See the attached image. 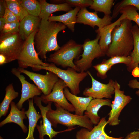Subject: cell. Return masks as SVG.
<instances>
[{
    "label": "cell",
    "mask_w": 139,
    "mask_h": 139,
    "mask_svg": "<svg viewBox=\"0 0 139 139\" xmlns=\"http://www.w3.org/2000/svg\"><path fill=\"white\" fill-rule=\"evenodd\" d=\"M66 27L60 22L41 20L34 36V42L36 52L42 59L46 61L48 52L55 51L60 48L57 42V35Z\"/></svg>",
    "instance_id": "obj_1"
},
{
    "label": "cell",
    "mask_w": 139,
    "mask_h": 139,
    "mask_svg": "<svg viewBox=\"0 0 139 139\" xmlns=\"http://www.w3.org/2000/svg\"><path fill=\"white\" fill-rule=\"evenodd\" d=\"M132 21L125 18L116 26L111 34V42L106 55L109 57L118 56H127L133 49L134 40L131 32Z\"/></svg>",
    "instance_id": "obj_2"
},
{
    "label": "cell",
    "mask_w": 139,
    "mask_h": 139,
    "mask_svg": "<svg viewBox=\"0 0 139 139\" xmlns=\"http://www.w3.org/2000/svg\"><path fill=\"white\" fill-rule=\"evenodd\" d=\"M54 104L56 107V110L51 109L46 114V117L52 126L56 128L57 124H60L67 127L68 128H73L76 125L89 131L93 128V124L86 115L80 116L72 114L57 103Z\"/></svg>",
    "instance_id": "obj_3"
},
{
    "label": "cell",
    "mask_w": 139,
    "mask_h": 139,
    "mask_svg": "<svg viewBox=\"0 0 139 139\" xmlns=\"http://www.w3.org/2000/svg\"><path fill=\"white\" fill-rule=\"evenodd\" d=\"M82 50L83 44L71 39L50 54L47 60L64 68L70 67L77 71L73 60L79 59Z\"/></svg>",
    "instance_id": "obj_4"
},
{
    "label": "cell",
    "mask_w": 139,
    "mask_h": 139,
    "mask_svg": "<svg viewBox=\"0 0 139 139\" xmlns=\"http://www.w3.org/2000/svg\"><path fill=\"white\" fill-rule=\"evenodd\" d=\"M32 69L34 71L44 70L53 72L64 82L67 87L70 89L71 93L76 95L80 93L79 85L80 82L88 75L87 72L78 73L70 67L67 68L66 70L60 69L52 63H50L48 66H35Z\"/></svg>",
    "instance_id": "obj_5"
},
{
    "label": "cell",
    "mask_w": 139,
    "mask_h": 139,
    "mask_svg": "<svg viewBox=\"0 0 139 139\" xmlns=\"http://www.w3.org/2000/svg\"><path fill=\"white\" fill-rule=\"evenodd\" d=\"M100 36L97 34L96 38L93 40L87 39L84 41L83 44V51L80 55L81 58L74 61L78 72L87 71L92 66V62L95 58H98L105 55L98 42Z\"/></svg>",
    "instance_id": "obj_6"
},
{
    "label": "cell",
    "mask_w": 139,
    "mask_h": 139,
    "mask_svg": "<svg viewBox=\"0 0 139 139\" xmlns=\"http://www.w3.org/2000/svg\"><path fill=\"white\" fill-rule=\"evenodd\" d=\"M38 29L35 31L25 40L24 44L19 55L18 63L19 67L32 68L35 66H48L50 64L44 62L40 60L35 49L34 42L35 34Z\"/></svg>",
    "instance_id": "obj_7"
},
{
    "label": "cell",
    "mask_w": 139,
    "mask_h": 139,
    "mask_svg": "<svg viewBox=\"0 0 139 139\" xmlns=\"http://www.w3.org/2000/svg\"><path fill=\"white\" fill-rule=\"evenodd\" d=\"M25 40L19 33L0 36V54L6 59V63L17 60Z\"/></svg>",
    "instance_id": "obj_8"
},
{
    "label": "cell",
    "mask_w": 139,
    "mask_h": 139,
    "mask_svg": "<svg viewBox=\"0 0 139 139\" xmlns=\"http://www.w3.org/2000/svg\"><path fill=\"white\" fill-rule=\"evenodd\" d=\"M114 97L111 107V109L108 114L107 121L110 126H114L119 124V117L123 109L131 101L132 98L124 94V92L120 89V85L118 82L114 81Z\"/></svg>",
    "instance_id": "obj_9"
},
{
    "label": "cell",
    "mask_w": 139,
    "mask_h": 139,
    "mask_svg": "<svg viewBox=\"0 0 139 139\" xmlns=\"http://www.w3.org/2000/svg\"><path fill=\"white\" fill-rule=\"evenodd\" d=\"M34 102L39 109L42 118V120H41L40 125H37L36 127L39 134V139H44L45 135H48L49 139H52L55 137L59 133L63 132L71 131L76 128L73 127L61 131H57L54 130L52 128L51 122L46 116L47 112L51 109V106L52 102H49L46 106L42 105V101L40 97L36 96L34 98Z\"/></svg>",
    "instance_id": "obj_10"
},
{
    "label": "cell",
    "mask_w": 139,
    "mask_h": 139,
    "mask_svg": "<svg viewBox=\"0 0 139 139\" xmlns=\"http://www.w3.org/2000/svg\"><path fill=\"white\" fill-rule=\"evenodd\" d=\"M17 69L32 80L45 95H48L51 93L54 85L59 79L56 74L49 71L44 75L19 67Z\"/></svg>",
    "instance_id": "obj_11"
},
{
    "label": "cell",
    "mask_w": 139,
    "mask_h": 139,
    "mask_svg": "<svg viewBox=\"0 0 139 139\" xmlns=\"http://www.w3.org/2000/svg\"><path fill=\"white\" fill-rule=\"evenodd\" d=\"M86 72L91 79L92 85L91 88H85L83 95L93 99L111 98L112 95L114 94V81L110 79L107 84L102 83L95 79L89 71H87Z\"/></svg>",
    "instance_id": "obj_12"
},
{
    "label": "cell",
    "mask_w": 139,
    "mask_h": 139,
    "mask_svg": "<svg viewBox=\"0 0 139 139\" xmlns=\"http://www.w3.org/2000/svg\"><path fill=\"white\" fill-rule=\"evenodd\" d=\"M66 87H67L65 83L62 80L59 79L49 94L47 95L43 94L40 97L42 102L45 104L50 102H54L70 112H74V108L68 101L64 93V89Z\"/></svg>",
    "instance_id": "obj_13"
},
{
    "label": "cell",
    "mask_w": 139,
    "mask_h": 139,
    "mask_svg": "<svg viewBox=\"0 0 139 139\" xmlns=\"http://www.w3.org/2000/svg\"><path fill=\"white\" fill-rule=\"evenodd\" d=\"M113 19L110 15L104 16L102 18L99 17L97 12H91L86 8L80 9L77 16L76 23L89 25L94 28L95 26L101 29L111 23Z\"/></svg>",
    "instance_id": "obj_14"
},
{
    "label": "cell",
    "mask_w": 139,
    "mask_h": 139,
    "mask_svg": "<svg viewBox=\"0 0 139 139\" xmlns=\"http://www.w3.org/2000/svg\"><path fill=\"white\" fill-rule=\"evenodd\" d=\"M11 72L16 76L20 81L22 86L21 94L20 99L16 104L19 109H22L24 102L30 98L33 99L34 97L40 95L42 91L36 85L27 81L21 73L16 68H12Z\"/></svg>",
    "instance_id": "obj_15"
},
{
    "label": "cell",
    "mask_w": 139,
    "mask_h": 139,
    "mask_svg": "<svg viewBox=\"0 0 139 139\" xmlns=\"http://www.w3.org/2000/svg\"><path fill=\"white\" fill-rule=\"evenodd\" d=\"M126 16L122 14L120 17L113 23L106 25L102 28H98L95 31L100 36L99 44L101 49L105 55L109 46L111 42V34L115 27L120 24L121 21L126 18Z\"/></svg>",
    "instance_id": "obj_16"
},
{
    "label": "cell",
    "mask_w": 139,
    "mask_h": 139,
    "mask_svg": "<svg viewBox=\"0 0 139 139\" xmlns=\"http://www.w3.org/2000/svg\"><path fill=\"white\" fill-rule=\"evenodd\" d=\"M41 19L28 14L20 22L19 34L21 38L25 40L39 26Z\"/></svg>",
    "instance_id": "obj_17"
},
{
    "label": "cell",
    "mask_w": 139,
    "mask_h": 139,
    "mask_svg": "<svg viewBox=\"0 0 139 139\" xmlns=\"http://www.w3.org/2000/svg\"><path fill=\"white\" fill-rule=\"evenodd\" d=\"M10 105L11 107L10 113L7 117L0 123V127L8 123H14L18 125L24 133H27V128L23 122V120L27 117L25 114V109L22 108L20 110L13 101Z\"/></svg>",
    "instance_id": "obj_18"
},
{
    "label": "cell",
    "mask_w": 139,
    "mask_h": 139,
    "mask_svg": "<svg viewBox=\"0 0 139 139\" xmlns=\"http://www.w3.org/2000/svg\"><path fill=\"white\" fill-rule=\"evenodd\" d=\"M112 103L109 99H93L90 102L84 112L93 124L97 125L100 120L98 112L103 106H111Z\"/></svg>",
    "instance_id": "obj_19"
},
{
    "label": "cell",
    "mask_w": 139,
    "mask_h": 139,
    "mask_svg": "<svg viewBox=\"0 0 139 139\" xmlns=\"http://www.w3.org/2000/svg\"><path fill=\"white\" fill-rule=\"evenodd\" d=\"M64 93L66 99L69 101L75 109V114L79 116L83 115L91 101L93 99L91 97H79L71 93L67 87L65 88Z\"/></svg>",
    "instance_id": "obj_20"
},
{
    "label": "cell",
    "mask_w": 139,
    "mask_h": 139,
    "mask_svg": "<svg viewBox=\"0 0 139 139\" xmlns=\"http://www.w3.org/2000/svg\"><path fill=\"white\" fill-rule=\"evenodd\" d=\"M108 124L105 117L100 119L98 124L91 130L82 128L76 132V139H97L105 131V127Z\"/></svg>",
    "instance_id": "obj_21"
},
{
    "label": "cell",
    "mask_w": 139,
    "mask_h": 139,
    "mask_svg": "<svg viewBox=\"0 0 139 139\" xmlns=\"http://www.w3.org/2000/svg\"><path fill=\"white\" fill-rule=\"evenodd\" d=\"M41 5V9L39 16L41 19L48 20L53 13L63 11L68 12L73 9L68 4L64 3L60 4H54L47 2L45 0H39Z\"/></svg>",
    "instance_id": "obj_22"
},
{
    "label": "cell",
    "mask_w": 139,
    "mask_h": 139,
    "mask_svg": "<svg viewBox=\"0 0 139 139\" xmlns=\"http://www.w3.org/2000/svg\"><path fill=\"white\" fill-rule=\"evenodd\" d=\"M79 7H76L62 15L57 16H50L48 20L63 23L72 32L75 30V25L76 23L77 16L80 9Z\"/></svg>",
    "instance_id": "obj_23"
},
{
    "label": "cell",
    "mask_w": 139,
    "mask_h": 139,
    "mask_svg": "<svg viewBox=\"0 0 139 139\" xmlns=\"http://www.w3.org/2000/svg\"><path fill=\"white\" fill-rule=\"evenodd\" d=\"M28 100V109L25 111V114L29 121L28 133L27 137L24 139H35L33 136L35 128L38 121L42 116L41 114L37 112L33 105V99Z\"/></svg>",
    "instance_id": "obj_24"
},
{
    "label": "cell",
    "mask_w": 139,
    "mask_h": 139,
    "mask_svg": "<svg viewBox=\"0 0 139 139\" xmlns=\"http://www.w3.org/2000/svg\"><path fill=\"white\" fill-rule=\"evenodd\" d=\"M131 30L134 38V46L130 55L132 59L131 63L127 68L130 72L135 67H139V28L136 24L132 26Z\"/></svg>",
    "instance_id": "obj_25"
},
{
    "label": "cell",
    "mask_w": 139,
    "mask_h": 139,
    "mask_svg": "<svg viewBox=\"0 0 139 139\" xmlns=\"http://www.w3.org/2000/svg\"><path fill=\"white\" fill-rule=\"evenodd\" d=\"M4 99L0 105V117L5 116L8 113L10 104L14 99L18 96L19 93L16 91L13 84L10 83L6 87Z\"/></svg>",
    "instance_id": "obj_26"
},
{
    "label": "cell",
    "mask_w": 139,
    "mask_h": 139,
    "mask_svg": "<svg viewBox=\"0 0 139 139\" xmlns=\"http://www.w3.org/2000/svg\"><path fill=\"white\" fill-rule=\"evenodd\" d=\"M92 4L89 7L95 11L103 12L105 15H110L114 4L113 0H93Z\"/></svg>",
    "instance_id": "obj_27"
},
{
    "label": "cell",
    "mask_w": 139,
    "mask_h": 139,
    "mask_svg": "<svg viewBox=\"0 0 139 139\" xmlns=\"http://www.w3.org/2000/svg\"><path fill=\"white\" fill-rule=\"evenodd\" d=\"M5 0L7 8L17 17L20 22L28 14L21 5L20 0Z\"/></svg>",
    "instance_id": "obj_28"
},
{
    "label": "cell",
    "mask_w": 139,
    "mask_h": 139,
    "mask_svg": "<svg viewBox=\"0 0 139 139\" xmlns=\"http://www.w3.org/2000/svg\"><path fill=\"white\" fill-rule=\"evenodd\" d=\"M21 3L28 14L39 17L41 9V5L39 0H22Z\"/></svg>",
    "instance_id": "obj_29"
},
{
    "label": "cell",
    "mask_w": 139,
    "mask_h": 139,
    "mask_svg": "<svg viewBox=\"0 0 139 139\" xmlns=\"http://www.w3.org/2000/svg\"><path fill=\"white\" fill-rule=\"evenodd\" d=\"M137 10L134 6H128L122 8L120 13L124 14L126 18L134 21L139 27V14L137 11Z\"/></svg>",
    "instance_id": "obj_30"
},
{
    "label": "cell",
    "mask_w": 139,
    "mask_h": 139,
    "mask_svg": "<svg viewBox=\"0 0 139 139\" xmlns=\"http://www.w3.org/2000/svg\"><path fill=\"white\" fill-rule=\"evenodd\" d=\"M130 5L134 6L139 10V0H123L119 2L114 7L112 12V18H116L122 8Z\"/></svg>",
    "instance_id": "obj_31"
},
{
    "label": "cell",
    "mask_w": 139,
    "mask_h": 139,
    "mask_svg": "<svg viewBox=\"0 0 139 139\" xmlns=\"http://www.w3.org/2000/svg\"><path fill=\"white\" fill-rule=\"evenodd\" d=\"M103 60L112 67L116 64L123 63L128 67L131 63L132 59L130 55L127 56H116L112 57L107 60Z\"/></svg>",
    "instance_id": "obj_32"
},
{
    "label": "cell",
    "mask_w": 139,
    "mask_h": 139,
    "mask_svg": "<svg viewBox=\"0 0 139 139\" xmlns=\"http://www.w3.org/2000/svg\"><path fill=\"white\" fill-rule=\"evenodd\" d=\"M93 67L97 71V76L102 79H105L107 77V72L112 67L104 60L101 63L93 66Z\"/></svg>",
    "instance_id": "obj_33"
},
{
    "label": "cell",
    "mask_w": 139,
    "mask_h": 139,
    "mask_svg": "<svg viewBox=\"0 0 139 139\" xmlns=\"http://www.w3.org/2000/svg\"><path fill=\"white\" fill-rule=\"evenodd\" d=\"M20 22L6 23L0 31V36L19 33Z\"/></svg>",
    "instance_id": "obj_34"
},
{
    "label": "cell",
    "mask_w": 139,
    "mask_h": 139,
    "mask_svg": "<svg viewBox=\"0 0 139 139\" xmlns=\"http://www.w3.org/2000/svg\"><path fill=\"white\" fill-rule=\"evenodd\" d=\"M60 4L66 3L72 7H79L81 9L90 6L93 3L92 0H60Z\"/></svg>",
    "instance_id": "obj_35"
},
{
    "label": "cell",
    "mask_w": 139,
    "mask_h": 139,
    "mask_svg": "<svg viewBox=\"0 0 139 139\" xmlns=\"http://www.w3.org/2000/svg\"><path fill=\"white\" fill-rule=\"evenodd\" d=\"M6 23L8 22H19L20 21L17 17L7 8L3 16Z\"/></svg>",
    "instance_id": "obj_36"
},
{
    "label": "cell",
    "mask_w": 139,
    "mask_h": 139,
    "mask_svg": "<svg viewBox=\"0 0 139 139\" xmlns=\"http://www.w3.org/2000/svg\"><path fill=\"white\" fill-rule=\"evenodd\" d=\"M128 84L131 88L138 89V90L135 93L139 96V82L136 79H132L129 81Z\"/></svg>",
    "instance_id": "obj_37"
},
{
    "label": "cell",
    "mask_w": 139,
    "mask_h": 139,
    "mask_svg": "<svg viewBox=\"0 0 139 139\" xmlns=\"http://www.w3.org/2000/svg\"><path fill=\"white\" fill-rule=\"evenodd\" d=\"M7 8L5 0H0V17H3Z\"/></svg>",
    "instance_id": "obj_38"
},
{
    "label": "cell",
    "mask_w": 139,
    "mask_h": 139,
    "mask_svg": "<svg viewBox=\"0 0 139 139\" xmlns=\"http://www.w3.org/2000/svg\"><path fill=\"white\" fill-rule=\"evenodd\" d=\"M124 139H139V131H134L130 132Z\"/></svg>",
    "instance_id": "obj_39"
},
{
    "label": "cell",
    "mask_w": 139,
    "mask_h": 139,
    "mask_svg": "<svg viewBox=\"0 0 139 139\" xmlns=\"http://www.w3.org/2000/svg\"><path fill=\"white\" fill-rule=\"evenodd\" d=\"M123 137H114L110 136L105 133L104 131L102 134L97 139H123Z\"/></svg>",
    "instance_id": "obj_40"
},
{
    "label": "cell",
    "mask_w": 139,
    "mask_h": 139,
    "mask_svg": "<svg viewBox=\"0 0 139 139\" xmlns=\"http://www.w3.org/2000/svg\"><path fill=\"white\" fill-rule=\"evenodd\" d=\"M132 75L135 77H139V67H136L133 69L131 72Z\"/></svg>",
    "instance_id": "obj_41"
},
{
    "label": "cell",
    "mask_w": 139,
    "mask_h": 139,
    "mask_svg": "<svg viewBox=\"0 0 139 139\" xmlns=\"http://www.w3.org/2000/svg\"><path fill=\"white\" fill-rule=\"evenodd\" d=\"M6 63V59L3 55L0 54V65H1Z\"/></svg>",
    "instance_id": "obj_42"
},
{
    "label": "cell",
    "mask_w": 139,
    "mask_h": 139,
    "mask_svg": "<svg viewBox=\"0 0 139 139\" xmlns=\"http://www.w3.org/2000/svg\"><path fill=\"white\" fill-rule=\"evenodd\" d=\"M6 23L3 17H0V31L2 30Z\"/></svg>",
    "instance_id": "obj_43"
},
{
    "label": "cell",
    "mask_w": 139,
    "mask_h": 139,
    "mask_svg": "<svg viewBox=\"0 0 139 139\" xmlns=\"http://www.w3.org/2000/svg\"><path fill=\"white\" fill-rule=\"evenodd\" d=\"M0 139H4L2 137L0 136Z\"/></svg>",
    "instance_id": "obj_44"
}]
</instances>
